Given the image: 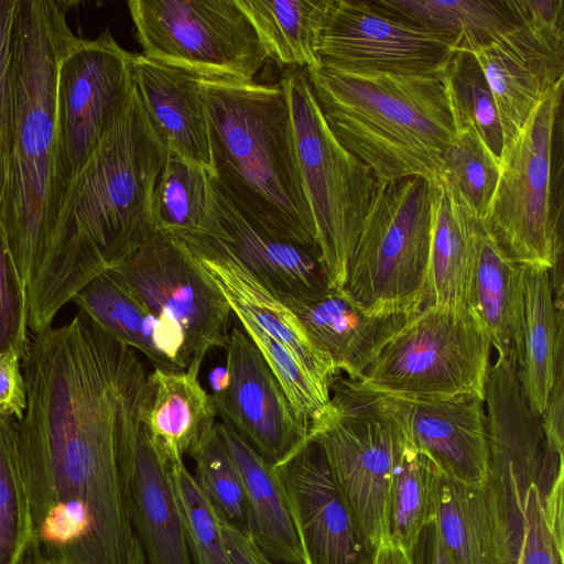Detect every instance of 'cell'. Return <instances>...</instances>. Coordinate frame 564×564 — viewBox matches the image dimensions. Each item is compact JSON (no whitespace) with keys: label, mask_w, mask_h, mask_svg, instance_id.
I'll return each mask as SVG.
<instances>
[{"label":"cell","mask_w":564,"mask_h":564,"mask_svg":"<svg viewBox=\"0 0 564 564\" xmlns=\"http://www.w3.org/2000/svg\"><path fill=\"white\" fill-rule=\"evenodd\" d=\"M432 187L433 224L425 306H466L469 273L482 220L443 180L432 183Z\"/></svg>","instance_id":"cell-30"},{"label":"cell","mask_w":564,"mask_h":564,"mask_svg":"<svg viewBox=\"0 0 564 564\" xmlns=\"http://www.w3.org/2000/svg\"><path fill=\"white\" fill-rule=\"evenodd\" d=\"M25 408L26 389L22 356L14 351L0 352V415L20 421Z\"/></svg>","instance_id":"cell-44"},{"label":"cell","mask_w":564,"mask_h":564,"mask_svg":"<svg viewBox=\"0 0 564 564\" xmlns=\"http://www.w3.org/2000/svg\"><path fill=\"white\" fill-rule=\"evenodd\" d=\"M306 74L327 124L377 183L441 178L459 132L444 70L408 75L318 66Z\"/></svg>","instance_id":"cell-5"},{"label":"cell","mask_w":564,"mask_h":564,"mask_svg":"<svg viewBox=\"0 0 564 564\" xmlns=\"http://www.w3.org/2000/svg\"><path fill=\"white\" fill-rule=\"evenodd\" d=\"M523 265L486 230L478 234L466 307L479 319L498 355L519 359L523 318Z\"/></svg>","instance_id":"cell-27"},{"label":"cell","mask_w":564,"mask_h":564,"mask_svg":"<svg viewBox=\"0 0 564 564\" xmlns=\"http://www.w3.org/2000/svg\"><path fill=\"white\" fill-rule=\"evenodd\" d=\"M442 478L434 462L408 440L388 495V540L410 550L423 528L436 519Z\"/></svg>","instance_id":"cell-36"},{"label":"cell","mask_w":564,"mask_h":564,"mask_svg":"<svg viewBox=\"0 0 564 564\" xmlns=\"http://www.w3.org/2000/svg\"><path fill=\"white\" fill-rule=\"evenodd\" d=\"M127 564H148L144 551L137 538L134 539L133 546Z\"/></svg>","instance_id":"cell-48"},{"label":"cell","mask_w":564,"mask_h":564,"mask_svg":"<svg viewBox=\"0 0 564 564\" xmlns=\"http://www.w3.org/2000/svg\"><path fill=\"white\" fill-rule=\"evenodd\" d=\"M219 519L231 564H273L246 531Z\"/></svg>","instance_id":"cell-45"},{"label":"cell","mask_w":564,"mask_h":564,"mask_svg":"<svg viewBox=\"0 0 564 564\" xmlns=\"http://www.w3.org/2000/svg\"><path fill=\"white\" fill-rule=\"evenodd\" d=\"M122 486L130 524L148 564H192L170 464L142 426L124 459Z\"/></svg>","instance_id":"cell-22"},{"label":"cell","mask_w":564,"mask_h":564,"mask_svg":"<svg viewBox=\"0 0 564 564\" xmlns=\"http://www.w3.org/2000/svg\"><path fill=\"white\" fill-rule=\"evenodd\" d=\"M192 564H231L219 514L198 487L184 460L170 465Z\"/></svg>","instance_id":"cell-41"},{"label":"cell","mask_w":564,"mask_h":564,"mask_svg":"<svg viewBox=\"0 0 564 564\" xmlns=\"http://www.w3.org/2000/svg\"><path fill=\"white\" fill-rule=\"evenodd\" d=\"M29 341L26 290L0 225V352L23 357Z\"/></svg>","instance_id":"cell-42"},{"label":"cell","mask_w":564,"mask_h":564,"mask_svg":"<svg viewBox=\"0 0 564 564\" xmlns=\"http://www.w3.org/2000/svg\"><path fill=\"white\" fill-rule=\"evenodd\" d=\"M142 55L202 78L253 82L269 62L236 0H129Z\"/></svg>","instance_id":"cell-11"},{"label":"cell","mask_w":564,"mask_h":564,"mask_svg":"<svg viewBox=\"0 0 564 564\" xmlns=\"http://www.w3.org/2000/svg\"><path fill=\"white\" fill-rule=\"evenodd\" d=\"M408 555L410 564H453L441 539L436 520L423 528Z\"/></svg>","instance_id":"cell-46"},{"label":"cell","mask_w":564,"mask_h":564,"mask_svg":"<svg viewBox=\"0 0 564 564\" xmlns=\"http://www.w3.org/2000/svg\"><path fill=\"white\" fill-rule=\"evenodd\" d=\"M215 429L241 474L247 533L273 562L303 564L286 499L274 467L224 423Z\"/></svg>","instance_id":"cell-29"},{"label":"cell","mask_w":564,"mask_h":564,"mask_svg":"<svg viewBox=\"0 0 564 564\" xmlns=\"http://www.w3.org/2000/svg\"><path fill=\"white\" fill-rule=\"evenodd\" d=\"M564 467L489 465L498 525V564H563V528L549 519L545 496L563 486Z\"/></svg>","instance_id":"cell-20"},{"label":"cell","mask_w":564,"mask_h":564,"mask_svg":"<svg viewBox=\"0 0 564 564\" xmlns=\"http://www.w3.org/2000/svg\"><path fill=\"white\" fill-rule=\"evenodd\" d=\"M189 455L195 464L193 476L219 517L247 532L243 480L215 426L191 449Z\"/></svg>","instance_id":"cell-39"},{"label":"cell","mask_w":564,"mask_h":564,"mask_svg":"<svg viewBox=\"0 0 564 564\" xmlns=\"http://www.w3.org/2000/svg\"><path fill=\"white\" fill-rule=\"evenodd\" d=\"M285 89L305 196L329 288H344L350 256L377 180L327 124L305 69L291 68Z\"/></svg>","instance_id":"cell-9"},{"label":"cell","mask_w":564,"mask_h":564,"mask_svg":"<svg viewBox=\"0 0 564 564\" xmlns=\"http://www.w3.org/2000/svg\"><path fill=\"white\" fill-rule=\"evenodd\" d=\"M330 401L310 424L355 523L369 545L387 540V502L394 467L408 443L380 392L337 376Z\"/></svg>","instance_id":"cell-7"},{"label":"cell","mask_w":564,"mask_h":564,"mask_svg":"<svg viewBox=\"0 0 564 564\" xmlns=\"http://www.w3.org/2000/svg\"><path fill=\"white\" fill-rule=\"evenodd\" d=\"M278 379L299 419L310 427L330 401L329 388L321 382L281 341L242 316H235Z\"/></svg>","instance_id":"cell-40"},{"label":"cell","mask_w":564,"mask_h":564,"mask_svg":"<svg viewBox=\"0 0 564 564\" xmlns=\"http://www.w3.org/2000/svg\"><path fill=\"white\" fill-rule=\"evenodd\" d=\"M550 269L523 265V318L517 373L532 411L540 416L564 358L563 296H554Z\"/></svg>","instance_id":"cell-26"},{"label":"cell","mask_w":564,"mask_h":564,"mask_svg":"<svg viewBox=\"0 0 564 564\" xmlns=\"http://www.w3.org/2000/svg\"><path fill=\"white\" fill-rule=\"evenodd\" d=\"M176 237L213 279L235 316H242L285 345L325 386L339 376L333 360L310 340L296 315L262 286L216 237Z\"/></svg>","instance_id":"cell-21"},{"label":"cell","mask_w":564,"mask_h":564,"mask_svg":"<svg viewBox=\"0 0 564 564\" xmlns=\"http://www.w3.org/2000/svg\"><path fill=\"white\" fill-rule=\"evenodd\" d=\"M432 224L430 181L378 183L348 262L346 292L373 314L422 310Z\"/></svg>","instance_id":"cell-8"},{"label":"cell","mask_w":564,"mask_h":564,"mask_svg":"<svg viewBox=\"0 0 564 564\" xmlns=\"http://www.w3.org/2000/svg\"><path fill=\"white\" fill-rule=\"evenodd\" d=\"M111 271L151 311L180 327L189 365L202 367L212 349L227 347L231 307L176 237L158 231Z\"/></svg>","instance_id":"cell-13"},{"label":"cell","mask_w":564,"mask_h":564,"mask_svg":"<svg viewBox=\"0 0 564 564\" xmlns=\"http://www.w3.org/2000/svg\"><path fill=\"white\" fill-rule=\"evenodd\" d=\"M444 76L459 129L473 126L491 153L500 159L505 145L501 122L494 95L475 56L456 50Z\"/></svg>","instance_id":"cell-37"},{"label":"cell","mask_w":564,"mask_h":564,"mask_svg":"<svg viewBox=\"0 0 564 564\" xmlns=\"http://www.w3.org/2000/svg\"><path fill=\"white\" fill-rule=\"evenodd\" d=\"M133 88L169 152L213 175L209 128L200 77L133 54Z\"/></svg>","instance_id":"cell-23"},{"label":"cell","mask_w":564,"mask_h":564,"mask_svg":"<svg viewBox=\"0 0 564 564\" xmlns=\"http://www.w3.org/2000/svg\"><path fill=\"white\" fill-rule=\"evenodd\" d=\"M167 149L133 91L64 193L41 264L26 286L28 327L57 312L156 232L153 195Z\"/></svg>","instance_id":"cell-2"},{"label":"cell","mask_w":564,"mask_h":564,"mask_svg":"<svg viewBox=\"0 0 564 564\" xmlns=\"http://www.w3.org/2000/svg\"><path fill=\"white\" fill-rule=\"evenodd\" d=\"M455 36L414 24L377 0H328L318 41L321 66L355 72H443Z\"/></svg>","instance_id":"cell-14"},{"label":"cell","mask_w":564,"mask_h":564,"mask_svg":"<svg viewBox=\"0 0 564 564\" xmlns=\"http://www.w3.org/2000/svg\"><path fill=\"white\" fill-rule=\"evenodd\" d=\"M217 236L249 273L289 308L319 299L329 288L319 254L281 240L251 220L212 177ZM215 237V236H214Z\"/></svg>","instance_id":"cell-19"},{"label":"cell","mask_w":564,"mask_h":564,"mask_svg":"<svg viewBox=\"0 0 564 564\" xmlns=\"http://www.w3.org/2000/svg\"><path fill=\"white\" fill-rule=\"evenodd\" d=\"M39 564H56V563L42 558Z\"/></svg>","instance_id":"cell-49"},{"label":"cell","mask_w":564,"mask_h":564,"mask_svg":"<svg viewBox=\"0 0 564 564\" xmlns=\"http://www.w3.org/2000/svg\"><path fill=\"white\" fill-rule=\"evenodd\" d=\"M200 83L214 178L261 228L319 254L281 83L202 77Z\"/></svg>","instance_id":"cell-4"},{"label":"cell","mask_w":564,"mask_h":564,"mask_svg":"<svg viewBox=\"0 0 564 564\" xmlns=\"http://www.w3.org/2000/svg\"><path fill=\"white\" fill-rule=\"evenodd\" d=\"M500 162L475 128L465 124L447 149L441 178L447 183L479 218L484 219L495 194Z\"/></svg>","instance_id":"cell-38"},{"label":"cell","mask_w":564,"mask_h":564,"mask_svg":"<svg viewBox=\"0 0 564 564\" xmlns=\"http://www.w3.org/2000/svg\"><path fill=\"white\" fill-rule=\"evenodd\" d=\"M226 350L227 383L212 394L217 414L274 467L306 441L308 426L242 328H232Z\"/></svg>","instance_id":"cell-16"},{"label":"cell","mask_w":564,"mask_h":564,"mask_svg":"<svg viewBox=\"0 0 564 564\" xmlns=\"http://www.w3.org/2000/svg\"><path fill=\"white\" fill-rule=\"evenodd\" d=\"M492 345L466 306L426 305L382 349L359 386L406 398H484Z\"/></svg>","instance_id":"cell-10"},{"label":"cell","mask_w":564,"mask_h":564,"mask_svg":"<svg viewBox=\"0 0 564 564\" xmlns=\"http://www.w3.org/2000/svg\"><path fill=\"white\" fill-rule=\"evenodd\" d=\"M381 394L410 443L426 454L444 477L471 486L487 480L489 448L484 398Z\"/></svg>","instance_id":"cell-18"},{"label":"cell","mask_w":564,"mask_h":564,"mask_svg":"<svg viewBox=\"0 0 564 564\" xmlns=\"http://www.w3.org/2000/svg\"><path fill=\"white\" fill-rule=\"evenodd\" d=\"M274 469L303 564H372L376 550L355 523L316 443L306 437Z\"/></svg>","instance_id":"cell-17"},{"label":"cell","mask_w":564,"mask_h":564,"mask_svg":"<svg viewBox=\"0 0 564 564\" xmlns=\"http://www.w3.org/2000/svg\"><path fill=\"white\" fill-rule=\"evenodd\" d=\"M312 344L337 371L358 381L382 349L420 311L373 314L344 288H328L317 300L290 308Z\"/></svg>","instance_id":"cell-24"},{"label":"cell","mask_w":564,"mask_h":564,"mask_svg":"<svg viewBox=\"0 0 564 564\" xmlns=\"http://www.w3.org/2000/svg\"><path fill=\"white\" fill-rule=\"evenodd\" d=\"M18 0H0V202L10 163L13 129L12 45Z\"/></svg>","instance_id":"cell-43"},{"label":"cell","mask_w":564,"mask_h":564,"mask_svg":"<svg viewBox=\"0 0 564 564\" xmlns=\"http://www.w3.org/2000/svg\"><path fill=\"white\" fill-rule=\"evenodd\" d=\"M72 301L117 340L145 356L154 368L180 371L189 366L180 327L151 311L113 271L93 279Z\"/></svg>","instance_id":"cell-25"},{"label":"cell","mask_w":564,"mask_h":564,"mask_svg":"<svg viewBox=\"0 0 564 564\" xmlns=\"http://www.w3.org/2000/svg\"><path fill=\"white\" fill-rule=\"evenodd\" d=\"M133 54L109 30L95 39L76 37L56 75L57 166L67 185L128 102Z\"/></svg>","instance_id":"cell-12"},{"label":"cell","mask_w":564,"mask_h":564,"mask_svg":"<svg viewBox=\"0 0 564 564\" xmlns=\"http://www.w3.org/2000/svg\"><path fill=\"white\" fill-rule=\"evenodd\" d=\"M17 427L14 417L0 415V564H39L42 556Z\"/></svg>","instance_id":"cell-35"},{"label":"cell","mask_w":564,"mask_h":564,"mask_svg":"<svg viewBox=\"0 0 564 564\" xmlns=\"http://www.w3.org/2000/svg\"><path fill=\"white\" fill-rule=\"evenodd\" d=\"M520 20L470 52L494 95L505 144L564 82V2L518 0Z\"/></svg>","instance_id":"cell-15"},{"label":"cell","mask_w":564,"mask_h":564,"mask_svg":"<svg viewBox=\"0 0 564 564\" xmlns=\"http://www.w3.org/2000/svg\"><path fill=\"white\" fill-rule=\"evenodd\" d=\"M372 564H410L408 552L384 540L376 550Z\"/></svg>","instance_id":"cell-47"},{"label":"cell","mask_w":564,"mask_h":564,"mask_svg":"<svg viewBox=\"0 0 564 564\" xmlns=\"http://www.w3.org/2000/svg\"><path fill=\"white\" fill-rule=\"evenodd\" d=\"M377 1L414 24L455 36L464 51L486 45L520 20L518 0Z\"/></svg>","instance_id":"cell-33"},{"label":"cell","mask_w":564,"mask_h":564,"mask_svg":"<svg viewBox=\"0 0 564 564\" xmlns=\"http://www.w3.org/2000/svg\"><path fill=\"white\" fill-rule=\"evenodd\" d=\"M253 25L269 59L280 66H321L319 34L328 0H236Z\"/></svg>","instance_id":"cell-31"},{"label":"cell","mask_w":564,"mask_h":564,"mask_svg":"<svg viewBox=\"0 0 564 564\" xmlns=\"http://www.w3.org/2000/svg\"><path fill=\"white\" fill-rule=\"evenodd\" d=\"M200 367L174 371L154 368L150 372L152 395L143 413L142 427L154 449L171 465L216 424L212 394L198 379Z\"/></svg>","instance_id":"cell-28"},{"label":"cell","mask_w":564,"mask_h":564,"mask_svg":"<svg viewBox=\"0 0 564 564\" xmlns=\"http://www.w3.org/2000/svg\"><path fill=\"white\" fill-rule=\"evenodd\" d=\"M212 177L204 167L167 151L153 195L156 230L172 236H217L220 229L212 210Z\"/></svg>","instance_id":"cell-34"},{"label":"cell","mask_w":564,"mask_h":564,"mask_svg":"<svg viewBox=\"0 0 564 564\" xmlns=\"http://www.w3.org/2000/svg\"><path fill=\"white\" fill-rule=\"evenodd\" d=\"M22 372L26 408L17 435L35 524L51 506L82 501L95 519L100 564H127L135 535L122 466L152 395L150 372L82 311L34 335Z\"/></svg>","instance_id":"cell-1"},{"label":"cell","mask_w":564,"mask_h":564,"mask_svg":"<svg viewBox=\"0 0 564 564\" xmlns=\"http://www.w3.org/2000/svg\"><path fill=\"white\" fill-rule=\"evenodd\" d=\"M435 520L453 564H498V525L486 481L471 486L443 476Z\"/></svg>","instance_id":"cell-32"},{"label":"cell","mask_w":564,"mask_h":564,"mask_svg":"<svg viewBox=\"0 0 564 564\" xmlns=\"http://www.w3.org/2000/svg\"><path fill=\"white\" fill-rule=\"evenodd\" d=\"M563 89L560 83L502 149L498 184L482 219L505 252L563 280Z\"/></svg>","instance_id":"cell-6"},{"label":"cell","mask_w":564,"mask_h":564,"mask_svg":"<svg viewBox=\"0 0 564 564\" xmlns=\"http://www.w3.org/2000/svg\"><path fill=\"white\" fill-rule=\"evenodd\" d=\"M74 1L18 0L13 24V129L0 225L25 286L35 275L65 193L57 166L56 75L77 36Z\"/></svg>","instance_id":"cell-3"}]
</instances>
